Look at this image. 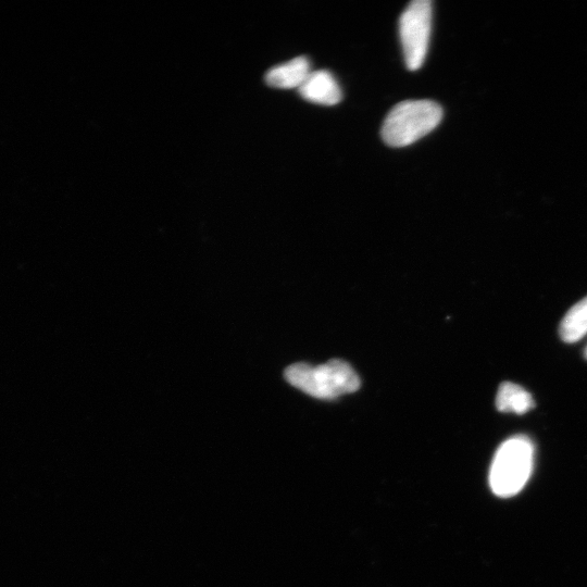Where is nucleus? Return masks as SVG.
<instances>
[{
	"label": "nucleus",
	"mask_w": 587,
	"mask_h": 587,
	"mask_svg": "<svg viewBox=\"0 0 587 587\" xmlns=\"http://www.w3.org/2000/svg\"><path fill=\"white\" fill-rule=\"evenodd\" d=\"M535 403L532 395L523 387L511 382L499 386L496 396V408L501 412H512L516 415L527 414Z\"/></svg>",
	"instance_id": "7"
},
{
	"label": "nucleus",
	"mask_w": 587,
	"mask_h": 587,
	"mask_svg": "<svg viewBox=\"0 0 587 587\" xmlns=\"http://www.w3.org/2000/svg\"><path fill=\"white\" fill-rule=\"evenodd\" d=\"M442 119V107L432 101L399 103L383 123L382 139L391 147L409 146L431 133Z\"/></svg>",
	"instance_id": "2"
},
{
	"label": "nucleus",
	"mask_w": 587,
	"mask_h": 587,
	"mask_svg": "<svg viewBox=\"0 0 587 587\" xmlns=\"http://www.w3.org/2000/svg\"><path fill=\"white\" fill-rule=\"evenodd\" d=\"M534 447L526 436H515L499 447L491 467L490 484L499 497L518 494L531 477Z\"/></svg>",
	"instance_id": "3"
},
{
	"label": "nucleus",
	"mask_w": 587,
	"mask_h": 587,
	"mask_svg": "<svg viewBox=\"0 0 587 587\" xmlns=\"http://www.w3.org/2000/svg\"><path fill=\"white\" fill-rule=\"evenodd\" d=\"M298 92L306 101L326 106L337 105L343 98L339 83L328 70L311 72Z\"/></svg>",
	"instance_id": "5"
},
{
	"label": "nucleus",
	"mask_w": 587,
	"mask_h": 587,
	"mask_svg": "<svg viewBox=\"0 0 587 587\" xmlns=\"http://www.w3.org/2000/svg\"><path fill=\"white\" fill-rule=\"evenodd\" d=\"M310 61L306 57H297L284 65L272 68L266 76V82L276 89H299L311 73Z\"/></svg>",
	"instance_id": "6"
},
{
	"label": "nucleus",
	"mask_w": 587,
	"mask_h": 587,
	"mask_svg": "<svg viewBox=\"0 0 587 587\" xmlns=\"http://www.w3.org/2000/svg\"><path fill=\"white\" fill-rule=\"evenodd\" d=\"M559 334L562 341L570 344L587 334V296L567 312L560 323Z\"/></svg>",
	"instance_id": "8"
},
{
	"label": "nucleus",
	"mask_w": 587,
	"mask_h": 587,
	"mask_svg": "<svg viewBox=\"0 0 587 587\" xmlns=\"http://www.w3.org/2000/svg\"><path fill=\"white\" fill-rule=\"evenodd\" d=\"M584 357L587 359V347L585 348Z\"/></svg>",
	"instance_id": "9"
},
{
	"label": "nucleus",
	"mask_w": 587,
	"mask_h": 587,
	"mask_svg": "<svg viewBox=\"0 0 587 587\" xmlns=\"http://www.w3.org/2000/svg\"><path fill=\"white\" fill-rule=\"evenodd\" d=\"M432 27V3L415 0L399 19V35L409 70L416 71L426 60Z\"/></svg>",
	"instance_id": "4"
},
{
	"label": "nucleus",
	"mask_w": 587,
	"mask_h": 587,
	"mask_svg": "<svg viewBox=\"0 0 587 587\" xmlns=\"http://www.w3.org/2000/svg\"><path fill=\"white\" fill-rule=\"evenodd\" d=\"M285 379L296 389L319 399H334L354 393L360 387L355 370L340 359L312 366L295 364L285 371Z\"/></svg>",
	"instance_id": "1"
}]
</instances>
